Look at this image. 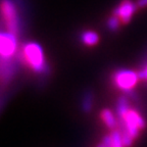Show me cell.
<instances>
[{"label": "cell", "instance_id": "52a82bcc", "mask_svg": "<svg viewBox=\"0 0 147 147\" xmlns=\"http://www.w3.org/2000/svg\"><path fill=\"white\" fill-rule=\"evenodd\" d=\"M83 43L87 46H94L99 42V35L93 31H86L81 37Z\"/></svg>", "mask_w": 147, "mask_h": 147}, {"label": "cell", "instance_id": "6da1fadb", "mask_svg": "<svg viewBox=\"0 0 147 147\" xmlns=\"http://www.w3.org/2000/svg\"><path fill=\"white\" fill-rule=\"evenodd\" d=\"M117 115L122 121L121 131L126 132L133 139L139 135L140 130L145 128V121L139 113L129 107V102L126 98H121L117 102Z\"/></svg>", "mask_w": 147, "mask_h": 147}, {"label": "cell", "instance_id": "8992f818", "mask_svg": "<svg viewBox=\"0 0 147 147\" xmlns=\"http://www.w3.org/2000/svg\"><path fill=\"white\" fill-rule=\"evenodd\" d=\"M137 8V5L134 2H132L131 0H123L122 2L115 8L113 16H117L121 23L128 24L131 22L132 16Z\"/></svg>", "mask_w": 147, "mask_h": 147}, {"label": "cell", "instance_id": "3957f363", "mask_svg": "<svg viewBox=\"0 0 147 147\" xmlns=\"http://www.w3.org/2000/svg\"><path fill=\"white\" fill-rule=\"evenodd\" d=\"M0 14L7 33L18 38L20 36V22L18 9L12 0H0Z\"/></svg>", "mask_w": 147, "mask_h": 147}, {"label": "cell", "instance_id": "5b68a950", "mask_svg": "<svg viewBox=\"0 0 147 147\" xmlns=\"http://www.w3.org/2000/svg\"><path fill=\"white\" fill-rule=\"evenodd\" d=\"M18 38L10 33H0V57L9 59L16 52Z\"/></svg>", "mask_w": 147, "mask_h": 147}, {"label": "cell", "instance_id": "277c9868", "mask_svg": "<svg viewBox=\"0 0 147 147\" xmlns=\"http://www.w3.org/2000/svg\"><path fill=\"white\" fill-rule=\"evenodd\" d=\"M139 79V74L129 69H121L113 75V82L115 86L124 91H131Z\"/></svg>", "mask_w": 147, "mask_h": 147}, {"label": "cell", "instance_id": "7a4b0ae2", "mask_svg": "<svg viewBox=\"0 0 147 147\" xmlns=\"http://www.w3.org/2000/svg\"><path fill=\"white\" fill-rule=\"evenodd\" d=\"M24 63L37 73H42L46 69L45 57L41 46L34 42H29L24 45L22 50Z\"/></svg>", "mask_w": 147, "mask_h": 147}, {"label": "cell", "instance_id": "8fae6325", "mask_svg": "<svg viewBox=\"0 0 147 147\" xmlns=\"http://www.w3.org/2000/svg\"><path fill=\"white\" fill-rule=\"evenodd\" d=\"M139 77H140V79H143V80H147V67L139 73Z\"/></svg>", "mask_w": 147, "mask_h": 147}, {"label": "cell", "instance_id": "ba28073f", "mask_svg": "<svg viewBox=\"0 0 147 147\" xmlns=\"http://www.w3.org/2000/svg\"><path fill=\"white\" fill-rule=\"evenodd\" d=\"M101 117H102V119H103V122L105 123V125L108 127V128L113 129L117 125V121H115V117L113 115V113L110 111V110L106 109L103 110L102 113H101Z\"/></svg>", "mask_w": 147, "mask_h": 147}, {"label": "cell", "instance_id": "9c48e42d", "mask_svg": "<svg viewBox=\"0 0 147 147\" xmlns=\"http://www.w3.org/2000/svg\"><path fill=\"white\" fill-rule=\"evenodd\" d=\"M119 25H121V21H119V18L115 16H111L109 18H108L107 21V27L109 30L111 31H117L119 29Z\"/></svg>", "mask_w": 147, "mask_h": 147}, {"label": "cell", "instance_id": "30bf717a", "mask_svg": "<svg viewBox=\"0 0 147 147\" xmlns=\"http://www.w3.org/2000/svg\"><path fill=\"white\" fill-rule=\"evenodd\" d=\"M136 5H137L138 8H143V7L147 6V0H138L136 2Z\"/></svg>", "mask_w": 147, "mask_h": 147}]
</instances>
